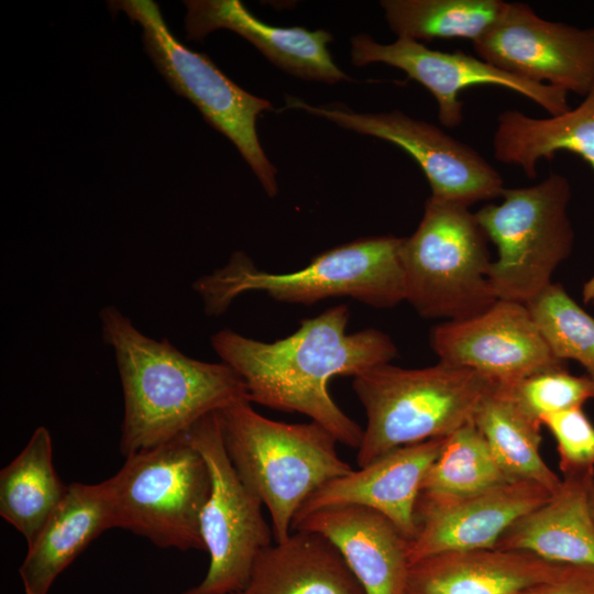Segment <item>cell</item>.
<instances>
[{
    "label": "cell",
    "instance_id": "obj_6",
    "mask_svg": "<svg viewBox=\"0 0 594 594\" xmlns=\"http://www.w3.org/2000/svg\"><path fill=\"white\" fill-rule=\"evenodd\" d=\"M487 242L469 207L430 196L402 246L406 301L422 318L444 321L487 310L497 300Z\"/></svg>",
    "mask_w": 594,
    "mask_h": 594
},
{
    "label": "cell",
    "instance_id": "obj_9",
    "mask_svg": "<svg viewBox=\"0 0 594 594\" xmlns=\"http://www.w3.org/2000/svg\"><path fill=\"white\" fill-rule=\"evenodd\" d=\"M143 30L145 51L176 94L189 99L205 120L239 150L270 197L278 193L276 168L266 157L256 133V119L272 103L229 79L201 53L188 48L167 28L160 7L151 0L111 1Z\"/></svg>",
    "mask_w": 594,
    "mask_h": 594
},
{
    "label": "cell",
    "instance_id": "obj_13",
    "mask_svg": "<svg viewBox=\"0 0 594 594\" xmlns=\"http://www.w3.org/2000/svg\"><path fill=\"white\" fill-rule=\"evenodd\" d=\"M429 340L439 362L473 370L498 388L566 367L551 352L526 304L518 301L497 299L477 316L443 321L431 329Z\"/></svg>",
    "mask_w": 594,
    "mask_h": 594
},
{
    "label": "cell",
    "instance_id": "obj_19",
    "mask_svg": "<svg viewBox=\"0 0 594 594\" xmlns=\"http://www.w3.org/2000/svg\"><path fill=\"white\" fill-rule=\"evenodd\" d=\"M187 37L201 41L212 31L227 29L253 44L284 72L307 80L337 84L350 80L328 50L332 35L326 30L282 28L254 16L239 0L184 1Z\"/></svg>",
    "mask_w": 594,
    "mask_h": 594
},
{
    "label": "cell",
    "instance_id": "obj_15",
    "mask_svg": "<svg viewBox=\"0 0 594 594\" xmlns=\"http://www.w3.org/2000/svg\"><path fill=\"white\" fill-rule=\"evenodd\" d=\"M552 494L527 480L464 496L421 491L415 507L417 530L409 541V563L448 551L494 549L509 526Z\"/></svg>",
    "mask_w": 594,
    "mask_h": 594
},
{
    "label": "cell",
    "instance_id": "obj_5",
    "mask_svg": "<svg viewBox=\"0 0 594 594\" xmlns=\"http://www.w3.org/2000/svg\"><path fill=\"white\" fill-rule=\"evenodd\" d=\"M352 387L366 415L356 453L362 468L396 448L451 435L473 420L494 385L473 370L438 362L381 364L355 376Z\"/></svg>",
    "mask_w": 594,
    "mask_h": 594
},
{
    "label": "cell",
    "instance_id": "obj_4",
    "mask_svg": "<svg viewBox=\"0 0 594 594\" xmlns=\"http://www.w3.org/2000/svg\"><path fill=\"white\" fill-rule=\"evenodd\" d=\"M228 457L243 484L271 515L276 542L286 540L305 502L322 485L353 471L338 441L315 421L268 419L242 402L218 411Z\"/></svg>",
    "mask_w": 594,
    "mask_h": 594
},
{
    "label": "cell",
    "instance_id": "obj_22",
    "mask_svg": "<svg viewBox=\"0 0 594 594\" xmlns=\"http://www.w3.org/2000/svg\"><path fill=\"white\" fill-rule=\"evenodd\" d=\"M231 594H366L337 547L326 537L293 531L265 548L249 580Z\"/></svg>",
    "mask_w": 594,
    "mask_h": 594
},
{
    "label": "cell",
    "instance_id": "obj_20",
    "mask_svg": "<svg viewBox=\"0 0 594 594\" xmlns=\"http://www.w3.org/2000/svg\"><path fill=\"white\" fill-rule=\"evenodd\" d=\"M116 528L106 481L73 482L19 568L24 594H48L58 575L101 534Z\"/></svg>",
    "mask_w": 594,
    "mask_h": 594
},
{
    "label": "cell",
    "instance_id": "obj_7",
    "mask_svg": "<svg viewBox=\"0 0 594 594\" xmlns=\"http://www.w3.org/2000/svg\"><path fill=\"white\" fill-rule=\"evenodd\" d=\"M106 484L116 528L160 548L205 550L200 518L211 476L187 431L128 455Z\"/></svg>",
    "mask_w": 594,
    "mask_h": 594
},
{
    "label": "cell",
    "instance_id": "obj_32",
    "mask_svg": "<svg viewBox=\"0 0 594 594\" xmlns=\"http://www.w3.org/2000/svg\"><path fill=\"white\" fill-rule=\"evenodd\" d=\"M588 504H590L591 515L594 521V480L591 483L590 491H588Z\"/></svg>",
    "mask_w": 594,
    "mask_h": 594
},
{
    "label": "cell",
    "instance_id": "obj_3",
    "mask_svg": "<svg viewBox=\"0 0 594 594\" xmlns=\"http://www.w3.org/2000/svg\"><path fill=\"white\" fill-rule=\"evenodd\" d=\"M404 238L369 237L346 242L315 256L304 268L272 273L260 270L241 251L193 287L208 316H220L246 292H263L275 300L312 305L333 297H351L377 308L406 300L402 262Z\"/></svg>",
    "mask_w": 594,
    "mask_h": 594
},
{
    "label": "cell",
    "instance_id": "obj_33",
    "mask_svg": "<svg viewBox=\"0 0 594 594\" xmlns=\"http://www.w3.org/2000/svg\"><path fill=\"white\" fill-rule=\"evenodd\" d=\"M590 284L594 287V275H593V277L590 279Z\"/></svg>",
    "mask_w": 594,
    "mask_h": 594
},
{
    "label": "cell",
    "instance_id": "obj_29",
    "mask_svg": "<svg viewBox=\"0 0 594 594\" xmlns=\"http://www.w3.org/2000/svg\"><path fill=\"white\" fill-rule=\"evenodd\" d=\"M498 389L538 421L547 415L583 407L585 402L594 399V383L590 377L571 374L566 367L543 371Z\"/></svg>",
    "mask_w": 594,
    "mask_h": 594
},
{
    "label": "cell",
    "instance_id": "obj_14",
    "mask_svg": "<svg viewBox=\"0 0 594 594\" xmlns=\"http://www.w3.org/2000/svg\"><path fill=\"white\" fill-rule=\"evenodd\" d=\"M351 59L355 66L384 63L403 70L408 78L427 88L436 99L438 119L446 128L463 121L460 94L473 86H497L513 90L558 116L570 109L568 92L526 81L507 74L479 56L463 52H442L407 37L381 44L367 34L351 38Z\"/></svg>",
    "mask_w": 594,
    "mask_h": 594
},
{
    "label": "cell",
    "instance_id": "obj_1",
    "mask_svg": "<svg viewBox=\"0 0 594 594\" xmlns=\"http://www.w3.org/2000/svg\"><path fill=\"white\" fill-rule=\"evenodd\" d=\"M350 309L330 307L300 321L290 336L264 342L223 329L211 337L221 362L243 380L250 403L302 414L338 442L358 449L361 426L337 405L328 391L336 376H358L397 355L392 338L377 329L346 333Z\"/></svg>",
    "mask_w": 594,
    "mask_h": 594
},
{
    "label": "cell",
    "instance_id": "obj_31",
    "mask_svg": "<svg viewBox=\"0 0 594 594\" xmlns=\"http://www.w3.org/2000/svg\"><path fill=\"white\" fill-rule=\"evenodd\" d=\"M527 594H594V566H585L568 582L539 587Z\"/></svg>",
    "mask_w": 594,
    "mask_h": 594
},
{
    "label": "cell",
    "instance_id": "obj_24",
    "mask_svg": "<svg viewBox=\"0 0 594 594\" xmlns=\"http://www.w3.org/2000/svg\"><path fill=\"white\" fill-rule=\"evenodd\" d=\"M67 491L68 485L54 468L51 433L40 426L22 451L0 471V516L23 536L29 546Z\"/></svg>",
    "mask_w": 594,
    "mask_h": 594
},
{
    "label": "cell",
    "instance_id": "obj_21",
    "mask_svg": "<svg viewBox=\"0 0 594 594\" xmlns=\"http://www.w3.org/2000/svg\"><path fill=\"white\" fill-rule=\"evenodd\" d=\"M594 471L563 475L543 504L517 519L494 549L526 551L552 562L594 566V521L588 491Z\"/></svg>",
    "mask_w": 594,
    "mask_h": 594
},
{
    "label": "cell",
    "instance_id": "obj_2",
    "mask_svg": "<svg viewBox=\"0 0 594 594\" xmlns=\"http://www.w3.org/2000/svg\"><path fill=\"white\" fill-rule=\"evenodd\" d=\"M99 317L123 389L119 449L124 458L174 439L208 414L250 402L243 380L226 363L202 362L167 339L148 338L112 305Z\"/></svg>",
    "mask_w": 594,
    "mask_h": 594
},
{
    "label": "cell",
    "instance_id": "obj_12",
    "mask_svg": "<svg viewBox=\"0 0 594 594\" xmlns=\"http://www.w3.org/2000/svg\"><path fill=\"white\" fill-rule=\"evenodd\" d=\"M472 44L476 56L526 81L581 97L594 82V28L542 19L522 2H505Z\"/></svg>",
    "mask_w": 594,
    "mask_h": 594
},
{
    "label": "cell",
    "instance_id": "obj_8",
    "mask_svg": "<svg viewBox=\"0 0 594 594\" xmlns=\"http://www.w3.org/2000/svg\"><path fill=\"white\" fill-rule=\"evenodd\" d=\"M569 179L551 173L526 187L505 188L501 204L474 215L497 250L488 280L497 299L527 304L552 283L558 266L572 254Z\"/></svg>",
    "mask_w": 594,
    "mask_h": 594
},
{
    "label": "cell",
    "instance_id": "obj_11",
    "mask_svg": "<svg viewBox=\"0 0 594 594\" xmlns=\"http://www.w3.org/2000/svg\"><path fill=\"white\" fill-rule=\"evenodd\" d=\"M286 109L324 118L342 129L388 141L407 152L419 165L431 196L465 207L502 197L504 180L498 170L470 145L435 124L399 110L356 113L342 107L312 106L287 96Z\"/></svg>",
    "mask_w": 594,
    "mask_h": 594
},
{
    "label": "cell",
    "instance_id": "obj_23",
    "mask_svg": "<svg viewBox=\"0 0 594 594\" xmlns=\"http://www.w3.org/2000/svg\"><path fill=\"white\" fill-rule=\"evenodd\" d=\"M582 98L576 107L548 118H532L513 109L501 112L492 140L494 157L535 178L541 160L569 152L594 172V82Z\"/></svg>",
    "mask_w": 594,
    "mask_h": 594
},
{
    "label": "cell",
    "instance_id": "obj_18",
    "mask_svg": "<svg viewBox=\"0 0 594 594\" xmlns=\"http://www.w3.org/2000/svg\"><path fill=\"white\" fill-rule=\"evenodd\" d=\"M292 530L330 540L366 594H406L410 540L383 514L358 505L330 506L295 517Z\"/></svg>",
    "mask_w": 594,
    "mask_h": 594
},
{
    "label": "cell",
    "instance_id": "obj_27",
    "mask_svg": "<svg viewBox=\"0 0 594 594\" xmlns=\"http://www.w3.org/2000/svg\"><path fill=\"white\" fill-rule=\"evenodd\" d=\"M510 481L472 420L446 437L440 454L425 475L421 491L464 496Z\"/></svg>",
    "mask_w": 594,
    "mask_h": 594
},
{
    "label": "cell",
    "instance_id": "obj_30",
    "mask_svg": "<svg viewBox=\"0 0 594 594\" xmlns=\"http://www.w3.org/2000/svg\"><path fill=\"white\" fill-rule=\"evenodd\" d=\"M540 422L556 439L562 475L594 471V422L583 407L547 415Z\"/></svg>",
    "mask_w": 594,
    "mask_h": 594
},
{
    "label": "cell",
    "instance_id": "obj_10",
    "mask_svg": "<svg viewBox=\"0 0 594 594\" xmlns=\"http://www.w3.org/2000/svg\"><path fill=\"white\" fill-rule=\"evenodd\" d=\"M211 476L200 518L209 568L204 580L182 594H231L244 586L258 554L272 544L273 529L262 502L243 484L224 449L218 411L188 430Z\"/></svg>",
    "mask_w": 594,
    "mask_h": 594
},
{
    "label": "cell",
    "instance_id": "obj_16",
    "mask_svg": "<svg viewBox=\"0 0 594 594\" xmlns=\"http://www.w3.org/2000/svg\"><path fill=\"white\" fill-rule=\"evenodd\" d=\"M585 566L526 551H448L410 564L406 594H527L568 582Z\"/></svg>",
    "mask_w": 594,
    "mask_h": 594
},
{
    "label": "cell",
    "instance_id": "obj_26",
    "mask_svg": "<svg viewBox=\"0 0 594 594\" xmlns=\"http://www.w3.org/2000/svg\"><path fill=\"white\" fill-rule=\"evenodd\" d=\"M502 0H383L381 7L397 37L417 42L483 36L501 15Z\"/></svg>",
    "mask_w": 594,
    "mask_h": 594
},
{
    "label": "cell",
    "instance_id": "obj_28",
    "mask_svg": "<svg viewBox=\"0 0 594 594\" xmlns=\"http://www.w3.org/2000/svg\"><path fill=\"white\" fill-rule=\"evenodd\" d=\"M526 306L554 356L576 361L594 383V317L553 282Z\"/></svg>",
    "mask_w": 594,
    "mask_h": 594
},
{
    "label": "cell",
    "instance_id": "obj_17",
    "mask_svg": "<svg viewBox=\"0 0 594 594\" xmlns=\"http://www.w3.org/2000/svg\"><path fill=\"white\" fill-rule=\"evenodd\" d=\"M444 441L446 437L435 438L396 448L358 471L329 481L311 494L296 517L330 506L358 505L383 514L413 540L421 484Z\"/></svg>",
    "mask_w": 594,
    "mask_h": 594
},
{
    "label": "cell",
    "instance_id": "obj_25",
    "mask_svg": "<svg viewBox=\"0 0 594 594\" xmlns=\"http://www.w3.org/2000/svg\"><path fill=\"white\" fill-rule=\"evenodd\" d=\"M473 422L510 480L534 481L552 493L560 487L562 479L540 454L541 422L526 414L503 391L494 386L481 402Z\"/></svg>",
    "mask_w": 594,
    "mask_h": 594
}]
</instances>
